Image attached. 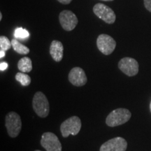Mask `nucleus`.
Instances as JSON below:
<instances>
[{"label":"nucleus","mask_w":151,"mask_h":151,"mask_svg":"<svg viewBox=\"0 0 151 151\" xmlns=\"http://www.w3.org/2000/svg\"><path fill=\"white\" fill-rule=\"evenodd\" d=\"M132 113L127 109L120 108L113 110L106 119V123L109 127H113L121 125L129 120Z\"/></svg>","instance_id":"obj_1"},{"label":"nucleus","mask_w":151,"mask_h":151,"mask_svg":"<svg viewBox=\"0 0 151 151\" xmlns=\"http://www.w3.org/2000/svg\"><path fill=\"white\" fill-rule=\"evenodd\" d=\"M32 106L38 116L46 118L48 116L50 111L49 102L46 95L43 92H36L32 100Z\"/></svg>","instance_id":"obj_2"},{"label":"nucleus","mask_w":151,"mask_h":151,"mask_svg":"<svg viewBox=\"0 0 151 151\" xmlns=\"http://www.w3.org/2000/svg\"><path fill=\"white\" fill-rule=\"evenodd\" d=\"M5 126L9 136L11 138L18 137L22 128V122L20 116L13 111L7 113L5 118Z\"/></svg>","instance_id":"obj_3"},{"label":"nucleus","mask_w":151,"mask_h":151,"mask_svg":"<svg viewBox=\"0 0 151 151\" xmlns=\"http://www.w3.org/2000/svg\"><path fill=\"white\" fill-rule=\"evenodd\" d=\"M81 129V119L77 116H72L65 120L60 126L62 137L67 138L69 135L76 136Z\"/></svg>","instance_id":"obj_4"},{"label":"nucleus","mask_w":151,"mask_h":151,"mask_svg":"<svg viewBox=\"0 0 151 151\" xmlns=\"http://www.w3.org/2000/svg\"><path fill=\"white\" fill-rule=\"evenodd\" d=\"M94 14L98 18L107 24H113L116 21V16L115 12L108 6L101 3H98L93 7Z\"/></svg>","instance_id":"obj_5"},{"label":"nucleus","mask_w":151,"mask_h":151,"mask_svg":"<svg viewBox=\"0 0 151 151\" xmlns=\"http://www.w3.org/2000/svg\"><path fill=\"white\" fill-rule=\"evenodd\" d=\"M97 46L101 53L109 55L114 51L116 47V42L111 36L102 34L97 38Z\"/></svg>","instance_id":"obj_6"},{"label":"nucleus","mask_w":151,"mask_h":151,"mask_svg":"<svg viewBox=\"0 0 151 151\" xmlns=\"http://www.w3.org/2000/svg\"><path fill=\"white\" fill-rule=\"evenodd\" d=\"M41 145L46 151H62V144L59 139L52 132H45L43 134Z\"/></svg>","instance_id":"obj_7"},{"label":"nucleus","mask_w":151,"mask_h":151,"mask_svg":"<svg viewBox=\"0 0 151 151\" xmlns=\"http://www.w3.org/2000/svg\"><path fill=\"white\" fill-rule=\"evenodd\" d=\"M59 20L62 27L65 31H72L76 27L78 20L72 11L69 10L62 11L59 15Z\"/></svg>","instance_id":"obj_8"},{"label":"nucleus","mask_w":151,"mask_h":151,"mask_svg":"<svg viewBox=\"0 0 151 151\" xmlns=\"http://www.w3.org/2000/svg\"><path fill=\"white\" fill-rule=\"evenodd\" d=\"M119 69L128 76H134L139 72V63L132 58H124L118 63Z\"/></svg>","instance_id":"obj_9"},{"label":"nucleus","mask_w":151,"mask_h":151,"mask_svg":"<svg viewBox=\"0 0 151 151\" xmlns=\"http://www.w3.org/2000/svg\"><path fill=\"white\" fill-rule=\"evenodd\" d=\"M127 143L122 137H116L107 141L100 147L99 151H125Z\"/></svg>","instance_id":"obj_10"},{"label":"nucleus","mask_w":151,"mask_h":151,"mask_svg":"<svg viewBox=\"0 0 151 151\" xmlns=\"http://www.w3.org/2000/svg\"><path fill=\"white\" fill-rule=\"evenodd\" d=\"M69 81L73 86L81 87L86 84L88 78L83 69L80 67H74L69 73Z\"/></svg>","instance_id":"obj_11"},{"label":"nucleus","mask_w":151,"mask_h":151,"mask_svg":"<svg viewBox=\"0 0 151 151\" xmlns=\"http://www.w3.org/2000/svg\"><path fill=\"white\" fill-rule=\"evenodd\" d=\"M64 47L59 41L53 40L50 43V54L55 62H60L63 58Z\"/></svg>","instance_id":"obj_12"},{"label":"nucleus","mask_w":151,"mask_h":151,"mask_svg":"<svg viewBox=\"0 0 151 151\" xmlns=\"http://www.w3.org/2000/svg\"><path fill=\"white\" fill-rule=\"evenodd\" d=\"M18 68L20 71L24 73L30 72L32 69V62L29 58L24 57L18 61Z\"/></svg>","instance_id":"obj_13"},{"label":"nucleus","mask_w":151,"mask_h":151,"mask_svg":"<svg viewBox=\"0 0 151 151\" xmlns=\"http://www.w3.org/2000/svg\"><path fill=\"white\" fill-rule=\"evenodd\" d=\"M11 44L14 50L20 55H27L29 52V49L24 45L20 43L17 39H13L11 41Z\"/></svg>","instance_id":"obj_14"},{"label":"nucleus","mask_w":151,"mask_h":151,"mask_svg":"<svg viewBox=\"0 0 151 151\" xmlns=\"http://www.w3.org/2000/svg\"><path fill=\"white\" fill-rule=\"evenodd\" d=\"M16 80L18 81L22 86H28L31 83V78L29 75L24 72H18L16 74Z\"/></svg>","instance_id":"obj_15"},{"label":"nucleus","mask_w":151,"mask_h":151,"mask_svg":"<svg viewBox=\"0 0 151 151\" xmlns=\"http://www.w3.org/2000/svg\"><path fill=\"white\" fill-rule=\"evenodd\" d=\"M11 47V41H9V39L5 36H1L0 37V49L4 51L9 50Z\"/></svg>","instance_id":"obj_16"},{"label":"nucleus","mask_w":151,"mask_h":151,"mask_svg":"<svg viewBox=\"0 0 151 151\" xmlns=\"http://www.w3.org/2000/svg\"><path fill=\"white\" fill-rule=\"evenodd\" d=\"M14 36L15 37L17 38V39H27V37H29V34L27 30L23 29L22 27H18L15 30L14 32Z\"/></svg>","instance_id":"obj_17"},{"label":"nucleus","mask_w":151,"mask_h":151,"mask_svg":"<svg viewBox=\"0 0 151 151\" xmlns=\"http://www.w3.org/2000/svg\"><path fill=\"white\" fill-rule=\"evenodd\" d=\"M144 6L147 10L151 12V0H144Z\"/></svg>","instance_id":"obj_18"},{"label":"nucleus","mask_w":151,"mask_h":151,"mask_svg":"<svg viewBox=\"0 0 151 151\" xmlns=\"http://www.w3.org/2000/svg\"><path fill=\"white\" fill-rule=\"evenodd\" d=\"M8 66H9L8 64H7L6 62H1V63H0V70L1 71L6 70V69H7V67H8Z\"/></svg>","instance_id":"obj_19"},{"label":"nucleus","mask_w":151,"mask_h":151,"mask_svg":"<svg viewBox=\"0 0 151 151\" xmlns=\"http://www.w3.org/2000/svg\"><path fill=\"white\" fill-rule=\"evenodd\" d=\"M58 1L62 4H70L72 0H58Z\"/></svg>","instance_id":"obj_20"},{"label":"nucleus","mask_w":151,"mask_h":151,"mask_svg":"<svg viewBox=\"0 0 151 151\" xmlns=\"http://www.w3.org/2000/svg\"><path fill=\"white\" fill-rule=\"evenodd\" d=\"M5 56V51L4 50H0V58H4Z\"/></svg>","instance_id":"obj_21"},{"label":"nucleus","mask_w":151,"mask_h":151,"mask_svg":"<svg viewBox=\"0 0 151 151\" xmlns=\"http://www.w3.org/2000/svg\"><path fill=\"white\" fill-rule=\"evenodd\" d=\"M101 1H113V0H101Z\"/></svg>","instance_id":"obj_22"},{"label":"nucleus","mask_w":151,"mask_h":151,"mask_svg":"<svg viewBox=\"0 0 151 151\" xmlns=\"http://www.w3.org/2000/svg\"><path fill=\"white\" fill-rule=\"evenodd\" d=\"M1 19H2V14H1V13L0 14V20H1Z\"/></svg>","instance_id":"obj_23"},{"label":"nucleus","mask_w":151,"mask_h":151,"mask_svg":"<svg viewBox=\"0 0 151 151\" xmlns=\"http://www.w3.org/2000/svg\"><path fill=\"white\" fill-rule=\"evenodd\" d=\"M150 112H151V101H150Z\"/></svg>","instance_id":"obj_24"},{"label":"nucleus","mask_w":151,"mask_h":151,"mask_svg":"<svg viewBox=\"0 0 151 151\" xmlns=\"http://www.w3.org/2000/svg\"><path fill=\"white\" fill-rule=\"evenodd\" d=\"M35 151H41V150H35Z\"/></svg>","instance_id":"obj_25"}]
</instances>
